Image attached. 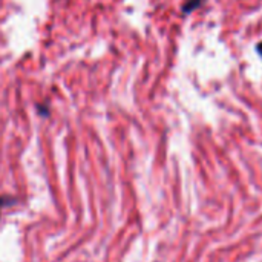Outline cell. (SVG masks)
Masks as SVG:
<instances>
[{"label": "cell", "mask_w": 262, "mask_h": 262, "mask_svg": "<svg viewBox=\"0 0 262 262\" xmlns=\"http://www.w3.org/2000/svg\"><path fill=\"white\" fill-rule=\"evenodd\" d=\"M198 5H201V0H189V3L184 6V12H189V11L195 9Z\"/></svg>", "instance_id": "cell-1"}, {"label": "cell", "mask_w": 262, "mask_h": 262, "mask_svg": "<svg viewBox=\"0 0 262 262\" xmlns=\"http://www.w3.org/2000/svg\"><path fill=\"white\" fill-rule=\"evenodd\" d=\"M11 203H12L11 198H6V196L3 198V196H2V198H0V209H2L3 206H6V204H11Z\"/></svg>", "instance_id": "cell-2"}, {"label": "cell", "mask_w": 262, "mask_h": 262, "mask_svg": "<svg viewBox=\"0 0 262 262\" xmlns=\"http://www.w3.org/2000/svg\"><path fill=\"white\" fill-rule=\"evenodd\" d=\"M258 51H259V54L262 55V43L261 45H258Z\"/></svg>", "instance_id": "cell-3"}]
</instances>
